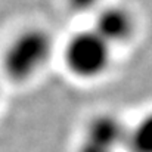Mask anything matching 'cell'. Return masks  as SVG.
I'll return each instance as SVG.
<instances>
[{
  "label": "cell",
  "mask_w": 152,
  "mask_h": 152,
  "mask_svg": "<svg viewBox=\"0 0 152 152\" xmlns=\"http://www.w3.org/2000/svg\"><path fill=\"white\" fill-rule=\"evenodd\" d=\"M56 43L49 30L27 27L18 31L3 48L1 72L15 83H27L36 78L50 62Z\"/></svg>",
  "instance_id": "cell-1"
},
{
  "label": "cell",
  "mask_w": 152,
  "mask_h": 152,
  "mask_svg": "<svg viewBox=\"0 0 152 152\" xmlns=\"http://www.w3.org/2000/svg\"><path fill=\"white\" fill-rule=\"evenodd\" d=\"M115 49L92 28L69 36L61 49L65 69L83 81L99 80L111 69Z\"/></svg>",
  "instance_id": "cell-2"
},
{
  "label": "cell",
  "mask_w": 152,
  "mask_h": 152,
  "mask_svg": "<svg viewBox=\"0 0 152 152\" xmlns=\"http://www.w3.org/2000/svg\"><path fill=\"white\" fill-rule=\"evenodd\" d=\"M92 28L114 49L129 45L137 31L133 12L121 4H103L95 12Z\"/></svg>",
  "instance_id": "cell-3"
},
{
  "label": "cell",
  "mask_w": 152,
  "mask_h": 152,
  "mask_svg": "<svg viewBox=\"0 0 152 152\" xmlns=\"http://www.w3.org/2000/svg\"><path fill=\"white\" fill-rule=\"evenodd\" d=\"M126 152H152V111L129 124Z\"/></svg>",
  "instance_id": "cell-4"
},
{
  "label": "cell",
  "mask_w": 152,
  "mask_h": 152,
  "mask_svg": "<svg viewBox=\"0 0 152 152\" xmlns=\"http://www.w3.org/2000/svg\"><path fill=\"white\" fill-rule=\"evenodd\" d=\"M71 10L78 13L96 12L103 6V0H66Z\"/></svg>",
  "instance_id": "cell-5"
},
{
  "label": "cell",
  "mask_w": 152,
  "mask_h": 152,
  "mask_svg": "<svg viewBox=\"0 0 152 152\" xmlns=\"http://www.w3.org/2000/svg\"><path fill=\"white\" fill-rule=\"evenodd\" d=\"M0 95H1V86H0Z\"/></svg>",
  "instance_id": "cell-6"
}]
</instances>
